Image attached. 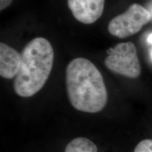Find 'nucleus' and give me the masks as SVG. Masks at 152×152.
<instances>
[{
	"instance_id": "obj_12",
	"label": "nucleus",
	"mask_w": 152,
	"mask_h": 152,
	"mask_svg": "<svg viewBox=\"0 0 152 152\" xmlns=\"http://www.w3.org/2000/svg\"><path fill=\"white\" fill-rule=\"evenodd\" d=\"M151 58L152 59V52H151Z\"/></svg>"
},
{
	"instance_id": "obj_11",
	"label": "nucleus",
	"mask_w": 152,
	"mask_h": 152,
	"mask_svg": "<svg viewBox=\"0 0 152 152\" xmlns=\"http://www.w3.org/2000/svg\"><path fill=\"white\" fill-rule=\"evenodd\" d=\"M149 10H150V11H149L150 12V14H151V17H152V3H151V6H150V7H149Z\"/></svg>"
},
{
	"instance_id": "obj_10",
	"label": "nucleus",
	"mask_w": 152,
	"mask_h": 152,
	"mask_svg": "<svg viewBox=\"0 0 152 152\" xmlns=\"http://www.w3.org/2000/svg\"><path fill=\"white\" fill-rule=\"evenodd\" d=\"M147 41H148V42L150 44V45H152V33H151L149 36H148Z\"/></svg>"
},
{
	"instance_id": "obj_4",
	"label": "nucleus",
	"mask_w": 152,
	"mask_h": 152,
	"mask_svg": "<svg viewBox=\"0 0 152 152\" xmlns=\"http://www.w3.org/2000/svg\"><path fill=\"white\" fill-rule=\"evenodd\" d=\"M151 18L149 10L138 4H133L124 13L111 19L108 30L115 37L125 38L140 32Z\"/></svg>"
},
{
	"instance_id": "obj_6",
	"label": "nucleus",
	"mask_w": 152,
	"mask_h": 152,
	"mask_svg": "<svg viewBox=\"0 0 152 152\" xmlns=\"http://www.w3.org/2000/svg\"><path fill=\"white\" fill-rule=\"evenodd\" d=\"M21 64L20 54L7 44L0 43V75L5 79H12L18 74Z\"/></svg>"
},
{
	"instance_id": "obj_3",
	"label": "nucleus",
	"mask_w": 152,
	"mask_h": 152,
	"mask_svg": "<svg viewBox=\"0 0 152 152\" xmlns=\"http://www.w3.org/2000/svg\"><path fill=\"white\" fill-rule=\"evenodd\" d=\"M104 60L106 67L114 73L130 78H136L141 73V66L135 45L131 42L119 43L107 50Z\"/></svg>"
},
{
	"instance_id": "obj_2",
	"label": "nucleus",
	"mask_w": 152,
	"mask_h": 152,
	"mask_svg": "<svg viewBox=\"0 0 152 152\" xmlns=\"http://www.w3.org/2000/svg\"><path fill=\"white\" fill-rule=\"evenodd\" d=\"M54 52L51 43L44 37L28 42L21 53V64L14 78V92L21 97H30L45 85L54 64Z\"/></svg>"
},
{
	"instance_id": "obj_8",
	"label": "nucleus",
	"mask_w": 152,
	"mask_h": 152,
	"mask_svg": "<svg viewBox=\"0 0 152 152\" xmlns=\"http://www.w3.org/2000/svg\"><path fill=\"white\" fill-rule=\"evenodd\" d=\"M134 152H152V140H144L139 143Z\"/></svg>"
},
{
	"instance_id": "obj_5",
	"label": "nucleus",
	"mask_w": 152,
	"mask_h": 152,
	"mask_svg": "<svg viewBox=\"0 0 152 152\" xmlns=\"http://www.w3.org/2000/svg\"><path fill=\"white\" fill-rule=\"evenodd\" d=\"M105 0H68V8L76 20L92 24L102 16Z\"/></svg>"
},
{
	"instance_id": "obj_1",
	"label": "nucleus",
	"mask_w": 152,
	"mask_h": 152,
	"mask_svg": "<svg viewBox=\"0 0 152 152\" xmlns=\"http://www.w3.org/2000/svg\"><path fill=\"white\" fill-rule=\"evenodd\" d=\"M66 84L70 103L77 111L98 113L105 107L108 93L102 73L85 58H75L66 70Z\"/></svg>"
},
{
	"instance_id": "obj_9",
	"label": "nucleus",
	"mask_w": 152,
	"mask_h": 152,
	"mask_svg": "<svg viewBox=\"0 0 152 152\" xmlns=\"http://www.w3.org/2000/svg\"><path fill=\"white\" fill-rule=\"evenodd\" d=\"M13 0H0V10L3 11L4 9L8 7L12 3Z\"/></svg>"
},
{
	"instance_id": "obj_7",
	"label": "nucleus",
	"mask_w": 152,
	"mask_h": 152,
	"mask_svg": "<svg viewBox=\"0 0 152 152\" xmlns=\"http://www.w3.org/2000/svg\"><path fill=\"white\" fill-rule=\"evenodd\" d=\"M96 145L86 137H76L71 140L65 148L64 152H97Z\"/></svg>"
}]
</instances>
